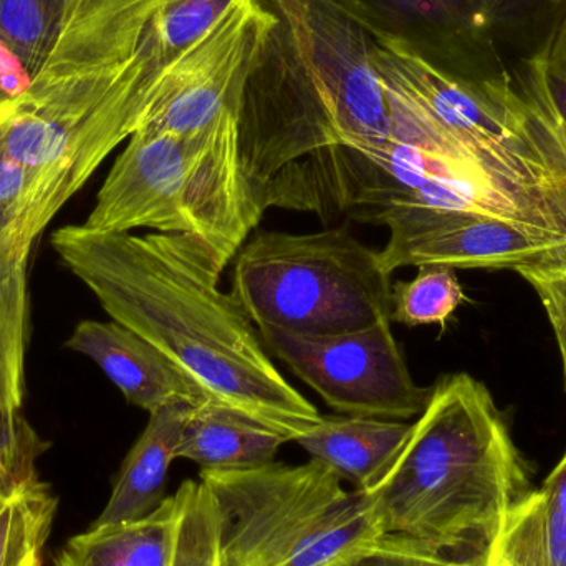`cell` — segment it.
<instances>
[{"label": "cell", "instance_id": "cell-19", "mask_svg": "<svg viewBox=\"0 0 566 566\" xmlns=\"http://www.w3.org/2000/svg\"><path fill=\"white\" fill-rule=\"evenodd\" d=\"M285 442L290 441L281 432L206 401L186 418L178 459L195 462L201 471H245L274 462Z\"/></svg>", "mask_w": 566, "mask_h": 566}, {"label": "cell", "instance_id": "cell-11", "mask_svg": "<svg viewBox=\"0 0 566 566\" xmlns=\"http://www.w3.org/2000/svg\"><path fill=\"white\" fill-rule=\"evenodd\" d=\"M274 23L261 0H238L163 70L138 129L195 135L226 113L241 112L245 85Z\"/></svg>", "mask_w": 566, "mask_h": 566}, {"label": "cell", "instance_id": "cell-8", "mask_svg": "<svg viewBox=\"0 0 566 566\" xmlns=\"http://www.w3.org/2000/svg\"><path fill=\"white\" fill-rule=\"evenodd\" d=\"M378 29L436 69L481 83L534 55L564 0H359Z\"/></svg>", "mask_w": 566, "mask_h": 566}, {"label": "cell", "instance_id": "cell-9", "mask_svg": "<svg viewBox=\"0 0 566 566\" xmlns=\"http://www.w3.org/2000/svg\"><path fill=\"white\" fill-rule=\"evenodd\" d=\"M258 329L269 353L342 415L405 421L431 398V388L412 378L391 319L332 336Z\"/></svg>", "mask_w": 566, "mask_h": 566}, {"label": "cell", "instance_id": "cell-13", "mask_svg": "<svg viewBox=\"0 0 566 566\" xmlns=\"http://www.w3.org/2000/svg\"><path fill=\"white\" fill-rule=\"evenodd\" d=\"M53 566H221L211 492L201 481H185L139 521L70 538Z\"/></svg>", "mask_w": 566, "mask_h": 566}, {"label": "cell", "instance_id": "cell-21", "mask_svg": "<svg viewBox=\"0 0 566 566\" xmlns=\"http://www.w3.org/2000/svg\"><path fill=\"white\" fill-rule=\"evenodd\" d=\"M59 499L35 479L17 489L0 509V566H42Z\"/></svg>", "mask_w": 566, "mask_h": 566}, {"label": "cell", "instance_id": "cell-23", "mask_svg": "<svg viewBox=\"0 0 566 566\" xmlns=\"http://www.w3.org/2000/svg\"><path fill=\"white\" fill-rule=\"evenodd\" d=\"M78 0H0V40L35 78Z\"/></svg>", "mask_w": 566, "mask_h": 566}, {"label": "cell", "instance_id": "cell-22", "mask_svg": "<svg viewBox=\"0 0 566 566\" xmlns=\"http://www.w3.org/2000/svg\"><path fill=\"white\" fill-rule=\"evenodd\" d=\"M238 0H158L142 49L149 72L161 75L181 53L198 42Z\"/></svg>", "mask_w": 566, "mask_h": 566}, {"label": "cell", "instance_id": "cell-10", "mask_svg": "<svg viewBox=\"0 0 566 566\" xmlns=\"http://www.w3.org/2000/svg\"><path fill=\"white\" fill-rule=\"evenodd\" d=\"M375 66L386 86L412 99L439 125L478 149L507 181L560 221L547 168L482 85L436 69L389 35H382L376 45Z\"/></svg>", "mask_w": 566, "mask_h": 566}, {"label": "cell", "instance_id": "cell-3", "mask_svg": "<svg viewBox=\"0 0 566 566\" xmlns=\"http://www.w3.org/2000/svg\"><path fill=\"white\" fill-rule=\"evenodd\" d=\"M531 492V472L489 389L444 376L385 478L368 492L381 534L488 566L505 518Z\"/></svg>", "mask_w": 566, "mask_h": 566}, {"label": "cell", "instance_id": "cell-28", "mask_svg": "<svg viewBox=\"0 0 566 566\" xmlns=\"http://www.w3.org/2000/svg\"><path fill=\"white\" fill-rule=\"evenodd\" d=\"M20 488H22V485H20ZM12 494H10V492L3 491V489L0 488V509H2V505L6 504L7 501H9V497Z\"/></svg>", "mask_w": 566, "mask_h": 566}, {"label": "cell", "instance_id": "cell-5", "mask_svg": "<svg viewBox=\"0 0 566 566\" xmlns=\"http://www.w3.org/2000/svg\"><path fill=\"white\" fill-rule=\"evenodd\" d=\"M265 211L242 166L239 113L229 112L195 135L133 133L83 226L189 235L226 271Z\"/></svg>", "mask_w": 566, "mask_h": 566}, {"label": "cell", "instance_id": "cell-20", "mask_svg": "<svg viewBox=\"0 0 566 566\" xmlns=\"http://www.w3.org/2000/svg\"><path fill=\"white\" fill-rule=\"evenodd\" d=\"M488 566H566V452L544 485L512 509Z\"/></svg>", "mask_w": 566, "mask_h": 566}, {"label": "cell", "instance_id": "cell-25", "mask_svg": "<svg viewBox=\"0 0 566 566\" xmlns=\"http://www.w3.org/2000/svg\"><path fill=\"white\" fill-rule=\"evenodd\" d=\"M537 292L560 349L566 389V244L514 269Z\"/></svg>", "mask_w": 566, "mask_h": 566}, {"label": "cell", "instance_id": "cell-2", "mask_svg": "<svg viewBox=\"0 0 566 566\" xmlns=\"http://www.w3.org/2000/svg\"><path fill=\"white\" fill-rule=\"evenodd\" d=\"M261 2L275 23L242 96L239 146L268 208V189L293 166L385 142L389 103L375 66L386 33L359 0Z\"/></svg>", "mask_w": 566, "mask_h": 566}, {"label": "cell", "instance_id": "cell-15", "mask_svg": "<svg viewBox=\"0 0 566 566\" xmlns=\"http://www.w3.org/2000/svg\"><path fill=\"white\" fill-rule=\"evenodd\" d=\"M27 259L0 248V488L15 492L39 479L40 441L22 418L25 379Z\"/></svg>", "mask_w": 566, "mask_h": 566}, {"label": "cell", "instance_id": "cell-1", "mask_svg": "<svg viewBox=\"0 0 566 566\" xmlns=\"http://www.w3.org/2000/svg\"><path fill=\"white\" fill-rule=\"evenodd\" d=\"M52 248L115 322L151 343L209 401L234 409L290 442L323 416L286 381L258 326L211 252L182 234L95 232L65 226Z\"/></svg>", "mask_w": 566, "mask_h": 566}, {"label": "cell", "instance_id": "cell-17", "mask_svg": "<svg viewBox=\"0 0 566 566\" xmlns=\"http://www.w3.org/2000/svg\"><path fill=\"white\" fill-rule=\"evenodd\" d=\"M411 432V424L363 416H323L296 439L313 461L336 478L369 492L385 478Z\"/></svg>", "mask_w": 566, "mask_h": 566}, {"label": "cell", "instance_id": "cell-14", "mask_svg": "<svg viewBox=\"0 0 566 566\" xmlns=\"http://www.w3.org/2000/svg\"><path fill=\"white\" fill-rule=\"evenodd\" d=\"M481 85L547 168L566 229V13L534 55Z\"/></svg>", "mask_w": 566, "mask_h": 566}, {"label": "cell", "instance_id": "cell-18", "mask_svg": "<svg viewBox=\"0 0 566 566\" xmlns=\"http://www.w3.org/2000/svg\"><path fill=\"white\" fill-rule=\"evenodd\" d=\"M189 411L188 406H168L149 415L145 431L123 461L108 504L90 527L139 521L161 505Z\"/></svg>", "mask_w": 566, "mask_h": 566}, {"label": "cell", "instance_id": "cell-26", "mask_svg": "<svg viewBox=\"0 0 566 566\" xmlns=\"http://www.w3.org/2000/svg\"><path fill=\"white\" fill-rule=\"evenodd\" d=\"M329 566H474L431 545L399 535H379Z\"/></svg>", "mask_w": 566, "mask_h": 566}, {"label": "cell", "instance_id": "cell-4", "mask_svg": "<svg viewBox=\"0 0 566 566\" xmlns=\"http://www.w3.org/2000/svg\"><path fill=\"white\" fill-rule=\"evenodd\" d=\"M385 90L388 138L378 145L328 149L293 166L272 185L275 205H335L365 222L386 209H419L511 219L566 232L545 206L515 188L478 149L412 99L389 86Z\"/></svg>", "mask_w": 566, "mask_h": 566}, {"label": "cell", "instance_id": "cell-16", "mask_svg": "<svg viewBox=\"0 0 566 566\" xmlns=\"http://www.w3.org/2000/svg\"><path fill=\"white\" fill-rule=\"evenodd\" d=\"M66 346L92 359L129 405L149 415L168 406L196 408L209 401L201 386L168 356L115 319L78 323Z\"/></svg>", "mask_w": 566, "mask_h": 566}, {"label": "cell", "instance_id": "cell-27", "mask_svg": "<svg viewBox=\"0 0 566 566\" xmlns=\"http://www.w3.org/2000/svg\"><path fill=\"white\" fill-rule=\"evenodd\" d=\"M33 76L22 60L0 40V102H13L32 86Z\"/></svg>", "mask_w": 566, "mask_h": 566}, {"label": "cell", "instance_id": "cell-7", "mask_svg": "<svg viewBox=\"0 0 566 566\" xmlns=\"http://www.w3.org/2000/svg\"><path fill=\"white\" fill-rule=\"evenodd\" d=\"M232 295L258 328L332 336L391 319V274L348 229L262 232L235 255Z\"/></svg>", "mask_w": 566, "mask_h": 566}, {"label": "cell", "instance_id": "cell-24", "mask_svg": "<svg viewBox=\"0 0 566 566\" xmlns=\"http://www.w3.org/2000/svg\"><path fill=\"white\" fill-rule=\"evenodd\" d=\"M418 269L411 281L392 285L391 322L408 326H444L465 300L455 269L446 265Z\"/></svg>", "mask_w": 566, "mask_h": 566}, {"label": "cell", "instance_id": "cell-12", "mask_svg": "<svg viewBox=\"0 0 566 566\" xmlns=\"http://www.w3.org/2000/svg\"><path fill=\"white\" fill-rule=\"evenodd\" d=\"M366 222L386 226L389 239L378 251L388 274L402 268L512 269L566 244V232L475 214L386 209Z\"/></svg>", "mask_w": 566, "mask_h": 566}, {"label": "cell", "instance_id": "cell-6", "mask_svg": "<svg viewBox=\"0 0 566 566\" xmlns=\"http://www.w3.org/2000/svg\"><path fill=\"white\" fill-rule=\"evenodd\" d=\"M214 502L221 566H329L379 537L368 492L316 461L201 471Z\"/></svg>", "mask_w": 566, "mask_h": 566}]
</instances>
